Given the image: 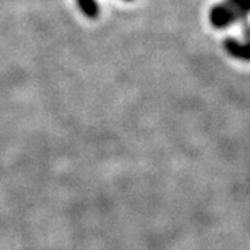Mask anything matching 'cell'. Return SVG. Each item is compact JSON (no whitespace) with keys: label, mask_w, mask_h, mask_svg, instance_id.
I'll use <instances>...</instances> for the list:
<instances>
[{"label":"cell","mask_w":250,"mask_h":250,"mask_svg":"<svg viewBox=\"0 0 250 250\" xmlns=\"http://www.w3.org/2000/svg\"><path fill=\"white\" fill-rule=\"evenodd\" d=\"M125 1H132V0H125Z\"/></svg>","instance_id":"cell-4"},{"label":"cell","mask_w":250,"mask_h":250,"mask_svg":"<svg viewBox=\"0 0 250 250\" xmlns=\"http://www.w3.org/2000/svg\"><path fill=\"white\" fill-rule=\"evenodd\" d=\"M81 11L85 17L95 20L99 17V6L96 0H77Z\"/></svg>","instance_id":"cell-3"},{"label":"cell","mask_w":250,"mask_h":250,"mask_svg":"<svg viewBox=\"0 0 250 250\" xmlns=\"http://www.w3.org/2000/svg\"><path fill=\"white\" fill-rule=\"evenodd\" d=\"M224 49L235 59L245 60V62L248 60V47H246V45L238 42L233 38H228V39L224 41Z\"/></svg>","instance_id":"cell-2"},{"label":"cell","mask_w":250,"mask_h":250,"mask_svg":"<svg viewBox=\"0 0 250 250\" xmlns=\"http://www.w3.org/2000/svg\"><path fill=\"white\" fill-rule=\"evenodd\" d=\"M248 16V0H225L223 4H217L210 11V22L214 28L232 25L238 20Z\"/></svg>","instance_id":"cell-1"}]
</instances>
